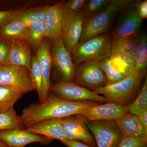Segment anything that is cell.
Here are the masks:
<instances>
[{
	"label": "cell",
	"mask_w": 147,
	"mask_h": 147,
	"mask_svg": "<svg viewBox=\"0 0 147 147\" xmlns=\"http://www.w3.org/2000/svg\"><path fill=\"white\" fill-rule=\"evenodd\" d=\"M98 102L92 101L73 102L62 100L54 94H49L42 103H32L24 108L20 116L24 129L39 121L50 118H63L78 115Z\"/></svg>",
	"instance_id": "obj_1"
},
{
	"label": "cell",
	"mask_w": 147,
	"mask_h": 147,
	"mask_svg": "<svg viewBox=\"0 0 147 147\" xmlns=\"http://www.w3.org/2000/svg\"><path fill=\"white\" fill-rule=\"evenodd\" d=\"M130 0H111V2L96 15L84 21L79 43L106 33L119 11L134 2Z\"/></svg>",
	"instance_id": "obj_2"
},
{
	"label": "cell",
	"mask_w": 147,
	"mask_h": 147,
	"mask_svg": "<svg viewBox=\"0 0 147 147\" xmlns=\"http://www.w3.org/2000/svg\"><path fill=\"white\" fill-rule=\"evenodd\" d=\"M111 42V35L106 33L78 43L70 52L74 63L76 66L84 63L110 58Z\"/></svg>",
	"instance_id": "obj_3"
},
{
	"label": "cell",
	"mask_w": 147,
	"mask_h": 147,
	"mask_svg": "<svg viewBox=\"0 0 147 147\" xmlns=\"http://www.w3.org/2000/svg\"><path fill=\"white\" fill-rule=\"evenodd\" d=\"M142 81L136 76L127 77L119 82L98 88L93 91L103 95L108 102L127 105L134 97Z\"/></svg>",
	"instance_id": "obj_4"
},
{
	"label": "cell",
	"mask_w": 147,
	"mask_h": 147,
	"mask_svg": "<svg viewBox=\"0 0 147 147\" xmlns=\"http://www.w3.org/2000/svg\"><path fill=\"white\" fill-rule=\"evenodd\" d=\"M50 91L59 98L67 101H92L102 103L108 102L104 96L73 82L61 81L51 85Z\"/></svg>",
	"instance_id": "obj_5"
},
{
	"label": "cell",
	"mask_w": 147,
	"mask_h": 147,
	"mask_svg": "<svg viewBox=\"0 0 147 147\" xmlns=\"http://www.w3.org/2000/svg\"><path fill=\"white\" fill-rule=\"evenodd\" d=\"M86 124L94 136L98 147H117L123 138L115 121H90Z\"/></svg>",
	"instance_id": "obj_6"
},
{
	"label": "cell",
	"mask_w": 147,
	"mask_h": 147,
	"mask_svg": "<svg viewBox=\"0 0 147 147\" xmlns=\"http://www.w3.org/2000/svg\"><path fill=\"white\" fill-rule=\"evenodd\" d=\"M0 85L20 90L25 94L34 90L30 72L18 66L0 65Z\"/></svg>",
	"instance_id": "obj_7"
},
{
	"label": "cell",
	"mask_w": 147,
	"mask_h": 147,
	"mask_svg": "<svg viewBox=\"0 0 147 147\" xmlns=\"http://www.w3.org/2000/svg\"><path fill=\"white\" fill-rule=\"evenodd\" d=\"M74 81L77 85L92 91L107 85L100 61L87 62L76 66Z\"/></svg>",
	"instance_id": "obj_8"
},
{
	"label": "cell",
	"mask_w": 147,
	"mask_h": 147,
	"mask_svg": "<svg viewBox=\"0 0 147 147\" xmlns=\"http://www.w3.org/2000/svg\"><path fill=\"white\" fill-rule=\"evenodd\" d=\"M62 38L66 47L70 52L79 43L82 34L84 20L79 13L69 10L62 6Z\"/></svg>",
	"instance_id": "obj_9"
},
{
	"label": "cell",
	"mask_w": 147,
	"mask_h": 147,
	"mask_svg": "<svg viewBox=\"0 0 147 147\" xmlns=\"http://www.w3.org/2000/svg\"><path fill=\"white\" fill-rule=\"evenodd\" d=\"M128 113V105L108 102L92 105L77 115L87 123L94 121H116Z\"/></svg>",
	"instance_id": "obj_10"
},
{
	"label": "cell",
	"mask_w": 147,
	"mask_h": 147,
	"mask_svg": "<svg viewBox=\"0 0 147 147\" xmlns=\"http://www.w3.org/2000/svg\"><path fill=\"white\" fill-rule=\"evenodd\" d=\"M52 51L53 63L63 82H73L76 66L72 61L70 52L64 44L62 36L54 40Z\"/></svg>",
	"instance_id": "obj_11"
},
{
	"label": "cell",
	"mask_w": 147,
	"mask_h": 147,
	"mask_svg": "<svg viewBox=\"0 0 147 147\" xmlns=\"http://www.w3.org/2000/svg\"><path fill=\"white\" fill-rule=\"evenodd\" d=\"M62 124L69 140L85 143L93 147L96 144L89 130L86 123L77 115L61 119Z\"/></svg>",
	"instance_id": "obj_12"
},
{
	"label": "cell",
	"mask_w": 147,
	"mask_h": 147,
	"mask_svg": "<svg viewBox=\"0 0 147 147\" xmlns=\"http://www.w3.org/2000/svg\"><path fill=\"white\" fill-rule=\"evenodd\" d=\"M137 1L127 7L118 25L111 35L112 40L137 34L143 21L137 11Z\"/></svg>",
	"instance_id": "obj_13"
},
{
	"label": "cell",
	"mask_w": 147,
	"mask_h": 147,
	"mask_svg": "<svg viewBox=\"0 0 147 147\" xmlns=\"http://www.w3.org/2000/svg\"><path fill=\"white\" fill-rule=\"evenodd\" d=\"M25 129L50 140L57 139L63 142L68 140L60 118L47 119L39 121Z\"/></svg>",
	"instance_id": "obj_14"
},
{
	"label": "cell",
	"mask_w": 147,
	"mask_h": 147,
	"mask_svg": "<svg viewBox=\"0 0 147 147\" xmlns=\"http://www.w3.org/2000/svg\"><path fill=\"white\" fill-rule=\"evenodd\" d=\"M0 140L8 147H25L35 142H50L46 137L30 133L25 129H14L0 131Z\"/></svg>",
	"instance_id": "obj_15"
},
{
	"label": "cell",
	"mask_w": 147,
	"mask_h": 147,
	"mask_svg": "<svg viewBox=\"0 0 147 147\" xmlns=\"http://www.w3.org/2000/svg\"><path fill=\"white\" fill-rule=\"evenodd\" d=\"M36 57L40 65L43 80V94L42 102H40L42 103L45 101L50 93V71L53 63L50 43L46 38L43 39L37 49Z\"/></svg>",
	"instance_id": "obj_16"
},
{
	"label": "cell",
	"mask_w": 147,
	"mask_h": 147,
	"mask_svg": "<svg viewBox=\"0 0 147 147\" xmlns=\"http://www.w3.org/2000/svg\"><path fill=\"white\" fill-rule=\"evenodd\" d=\"M62 2L48 6L43 25L46 38L54 41L62 36Z\"/></svg>",
	"instance_id": "obj_17"
},
{
	"label": "cell",
	"mask_w": 147,
	"mask_h": 147,
	"mask_svg": "<svg viewBox=\"0 0 147 147\" xmlns=\"http://www.w3.org/2000/svg\"><path fill=\"white\" fill-rule=\"evenodd\" d=\"M32 56L31 47L24 40L12 41L8 59V65L23 67L30 72Z\"/></svg>",
	"instance_id": "obj_18"
},
{
	"label": "cell",
	"mask_w": 147,
	"mask_h": 147,
	"mask_svg": "<svg viewBox=\"0 0 147 147\" xmlns=\"http://www.w3.org/2000/svg\"><path fill=\"white\" fill-rule=\"evenodd\" d=\"M123 137L143 139L147 142V129L140 122L138 116L128 113L115 121Z\"/></svg>",
	"instance_id": "obj_19"
},
{
	"label": "cell",
	"mask_w": 147,
	"mask_h": 147,
	"mask_svg": "<svg viewBox=\"0 0 147 147\" xmlns=\"http://www.w3.org/2000/svg\"><path fill=\"white\" fill-rule=\"evenodd\" d=\"M48 6L37 7L25 10L19 9L13 15L11 22L19 21L28 26L33 24L43 23Z\"/></svg>",
	"instance_id": "obj_20"
},
{
	"label": "cell",
	"mask_w": 147,
	"mask_h": 147,
	"mask_svg": "<svg viewBox=\"0 0 147 147\" xmlns=\"http://www.w3.org/2000/svg\"><path fill=\"white\" fill-rule=\"evenodd\" d=\"M139 37L135 35L112 40L111 55L123 54L135 58L139 45Z\"/></svg>",
	"instance_id": "obj_21"
},
{
	"label": "cell",
	"mask_w": 147,
	"mask_h": 147,
	"mask_svg": "<svg viewBox=\"0 0 147 147\" xmlns=\"http://www.w3.org/2000/svg\"><path fill=\"white\" fill-rule=\"evenodd\" d=\"M28 27L22 22L12 21L0 28V36L11 41L25 40Z\"/></svg>",
	"instance_id": "obj_22"
},
{
	"label": "cell",
	"mask_w": 147,
	"mask_h": 147,
	"mask_svg": "<svg viewBox=\"0 0 147 147\" xmlns=\"http://www.w3.org/2000/svg\"><path fill=\"white\" fill-rule=\"evenodd\" d=\"M110 58L116 68L125 76L137 77L134 58L123 54L111 55Z\"/></svg>",
	"instance_id": "obj_23"
},
{
	"label": "cell",
	"mask_w": 147,
	"mask_h": 147,
	"mask_svg": "<svg viewBox=\"0 0 147 147\" xmlns=\"http://www.w3.org/2000/svg\"><path fill=\"white\" fill-rule=\"evenodd\" d=\"M25 93L20 90L0 85V113L8 111Z\"/></svg>",
	"instance_id": "obj_24"
},
{
	"label": "cell",
	"mask_w": 147,
	"mask_h": 147,
	"mask_svg": "<svg viewBox=\"0 0 147 147\" xmlns=\"http://www.w3.org/2000/svg\"><path fill=\"white\" fill-rule=\"evenodd\" d=\"M134 59L137 76L142 80L146 75L147 66V38L146 34L139 37V45Z\"/></svg>",
	"instance_id": "obj_25"
},
{
	"label": "cell",
	"mask_w": 147,
	"mask_h": 147,
	"mask_svg": "<svg viewBox=\"0 0 147 147\" xmlns=\"http://www.w3.org/2000/svg\"><path fill=\"white\" fill-rule=\"evenodd\" d=\"M14 129H25L20 116L13 107L6 112L0 113V131Z\"/></svg>",
	"instance_id": "obj_26"
},
{
	"label": "cell",
	"mask_w": 147,
	"mask_h": 147,
	"mask_svg": "<svg viewBox=\"0 0 147 147\" xmlns=\"http://www.w3.org/2000/svg\"><path fill=\"white\" fill-rule=\"evenodd\" d=\"M45 38V28L43 23H41L29 26L25 40L32 48L37 49Z\"/></svg>",
	"instance_id": "obj_27"
},
{
	"label": "cell",
	"mask_w": 147,
	"mask_h": 147,
	"mask_svg": "<svg viewBox=\"0 0 147 147\" xmlns=\"http://www.w3.org/2000/svg\"><path fill=\"white\" fill-rule=\"evenodd\" d=\"M111 0H89L86 1L85 5L79 14L84 21L96 15L110 3Z\"/></svg>",
	"instance_id": "obj_28"
},
{
	"label": "cell",
	"mask_w": 147,
	"mask_h": 147,
	"mask_svg": "<svg viewBox=\"0 0 147 147\" xmlns=\"http://www.w3.org/2000/svg\"><path fill=\"white\" fill-rule=\"evenodd\" d=\"M129 113L135 115L147 110V78L145 77L143 86L139 94L133 102L128 105Z\"/></svg>",
	"instance_id": "obj_29"
},
{
	"label": "cell",
	"mask_w": 147,
	"mask_h": 147,
	"mask_svg": "<svg viewBox=\"0 0 147 147\" xmlns=\"http://www.w3.org/2000/svg\"><path fill=\"white\" fill-rule=\"evenodd\" d=\"M100 65L107 79V85L119 82L127 77L116 68L110 58L100 61Z\"/></svg>",
	"instance_id": "obj_30"
},
{
	"label": "cell",
	"mask_w": 147,
	"mask_h": 147,
	"mask_svg": "<svg viewBox=\"0 0 147 147\" xmlns=\"http://www.w3.org/2000/svg\"><path fill=\"white\" fill-rule=\"evenodd\" d=\"M30 75L34 90L37 92L40 103L43 94V80L40 65L35 56H32Z\"/></svg>",
	"instance_id": "obj_31"
},
{
	"label": "cell",
	"mask_w": 147,
	"mask_h": 147,
	"mask_svg": "<svg viewBox=\"0 0 147 147\" xmlns=\"http://www.w3.org/2000/svg\"><path fill=\"white\" fill-rule=\"evenodd\" d=\"M12 41L0 39V65H8L9 53Z\"/></svg>",
	"instance_id": "obj_32"
},
{
	"label": "cell",
	"mask_w": 147,
	"mask_h": 147,
	"mask_svg": "<svg viewBox=\"0 0 147 147\" xmlns=\"http://www.w3.org/2000/svg\"><path fill=\"white\" fill-rule=\"evenodd\" d=\"M147 142L143 139L123 137L117 147H146Z\"/></svg>",
	"instance_id": "obj_33"
},
{
	"label": "cell",
	"mask_w": 147,
	"mask_h": 147,
	"mask_svg": "<svg viewBox=\"0 0 147 147\" xmlns=\"http://www.w3.org/2000/svg\"><path fill=\"white\" fill-rule=\"evenodd\" d=\"M86 0H69L62 2V6L73 12L79 13L85 5Z\"/></svg>",
	"instance_id": "obj_34"
},
{
	"label": "cell",
	"mask_w": 147,
	"mask_h": 147,
	"mask_svg": "<svg viewBox=\"0 0 147 147\" xmlns=\"http://www.w3.org/2000/svg\"><path fill=\"white\" fill-rule=\"evenodd\" d=\"M17 10L10 9L0 11V28L5 26L11 22L13 15Z\"/></svg>",
	"instance_id": "obj_35"
},
{
	"label": "cell",
	"mask_w": 147,
	"mask_h": 147,
	"mask_svg": "<svg viewBox=\"0 0 147 147\" xmlns=\"http://www.w3.org/2000/svg\"><path fill=\"white\" fill-rule=\"evenodd\" d=\"M137 11L139 16L142 19L147 18V1H137Z\"/></svg>",
	"instance_id": "obj_36"
},
{
	"label": "cell",
	"mask_w": 147,
	"mask_h": 147,
	"mask_svg": "<svg viewBox=\"0 0 147 147\" xmlns=\"http://www.w3.org/2000/svg\"><path fill=\"white\" fill-rule=\"evenodd\" d=\"M61 142L68 147H93L85 143L74 140L68 139Z\"/></svg>",
	"instance_id": "obj_37"
},
{
	"label": "cell",
	"mask_w": 147,
	"mask_h": 147,
	"mask_svg": "<svg viewBox=\"0 0 147 147\" xmlns=\"http://www.w3.org/2000/svg\"><path fill=\"white\" fill-rule=\"evenodd\" d=\"M138 117L143 126L147 129V110L141 113Z\"/></svg>",
	"instance_id": "obj_38"
},
{
	"label": "cell",
	"mask_w": 147,
	"mask_h": 147,
	"mask_svg": "<svg viewBox=\"0 0 147 147\" xmlns=\"http://www.w3.org/2000/svg\"><path fill=\"white\" fill-rule=\"evenodd\" d=\"M0 147H8L5 143L0 140Z\"/></svg>",
	"instance_id": "obj_39"
},
{
	"label": "cell",
	"mask_w": 147,
	"mask_h": 147,
	"mask_svg": "<svg viewBox=\"0 0 147 147\" xmlns=\"http://www.w3.org/2000/svg\"><path fill=\"white\" fill-rule=\"evenodd\" d=\"M1 36H0V39H1Z\"/></svg>",
	"instance_id": "obj_40"
},
{
	"label": "cell",
	"mask_w": 147,
	"mask_h": 147,
	"mask_svg": "<svg viewBox=\"0 0 147 147\" xmlns=\"http://www.w3.org/2000/svg\"></svg>",
	"instance_id": "obj_41"
},
{
	"label": "cell",
	"mask_w": 147,
	"mask_h": 147,
	"mask_svg": "<svg viewBox=\"0 0 147 147\" xmlns=\"http://www.w3.org/2000/svg\"><path fill=\"white\" fill-rule=\"evenodd\" d=\"M146 147H147L146 146Z\"/></svg>",
	"instance_id": "obj_42"
}]
</instances>
